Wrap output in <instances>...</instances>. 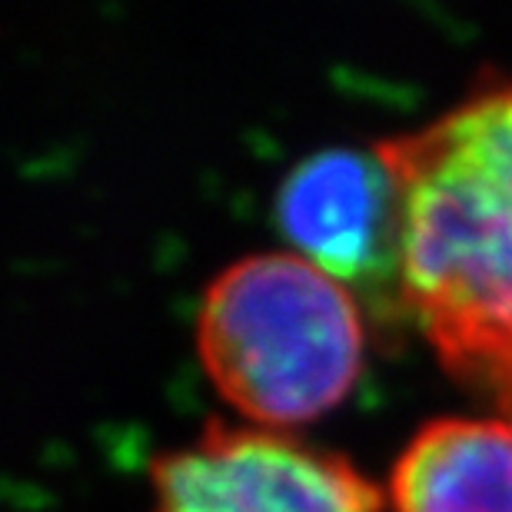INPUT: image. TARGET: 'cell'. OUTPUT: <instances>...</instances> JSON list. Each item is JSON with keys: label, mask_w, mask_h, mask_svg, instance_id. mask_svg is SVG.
<instances>
[{"label": "cell", "mask_w": 512, "mask_h": 512, "mask_svg": "<svg viewBox=\"0 0 512 512\" xmlns=\"http://www.w3.org/2000/svg\"><path fill=\"white\" fill-rule=\"evenodd\" d=\"M210 383L260 426H303L353 393L366 323L353 293L300 253H250L213 276L197 310Z\"/></svg>", "instance_id": "6da1fadb"}, {"label": "cell", "mask_w": 512, "mask_h": 512, "mask_svg": "<svg viewBox=\"0 0 512 512\" xmlns=\"http://www.w3.org/2000/svg\"><path fill=\"white\" fill-rule=\"evenodd\" d=\"M376 150L403 200V306L446 373L512 416V223L399 137Z\"/></svg>", "instance_id": "7a4b0ae2"}, {"label": "cell", "mask_w": 512, "mask_h": 512, "mask_svg": "<svg viewBox=\"0 0 512 512\" xmlns=\"http://www.w3.org/2000/svg\"><path fill=\"white\" fill-rule=\"evenodd\" d=\"M153 512H383L350 459L280 429L207 423L153 463Z\"/></svg>", "instance_id": "3957f363"}, {"label": "cell", "mask_w": 512, "mask_h": 512, "mask_svg": "<svg viewBox=\"0 0 512 512\" xmlns=\"http://www.w3.org/2000/svg\"><path fill=\"white\" fill-rule=\"evenodd\" d=\"M276 227L350 293L403 306V200L376 147L303 157L276 190Z\"/></svg>", "instance_id": "277c9868"}, {"label": "cell", "mask_w": 512, "mask_h": 512, "mask_svg": "<svg viewBox=\"0 0 512 512\" xmlns=\"http://www.w3.org/2000/svg\"><path fill=\"white\" fill-rule=\"evenodd\" d=\"M393 512H512V416H439L389 473Z\"/></svg>", "instance_id": "5b68a950"}, {"label": "cell", "mask_w": 512, "mask_h": 512, "mask_svg": "<svg viewBox=\"0 0 512 512\" xmlns=\"http://www.w3.org/2000/svg\"><path fill=\"white\" fill-rule=\"evenodd\" d=\"M399 140L512 223V80L483 87L446 117Z\"/></svg>", "instance_id": "8992f818"}]
</instances>
